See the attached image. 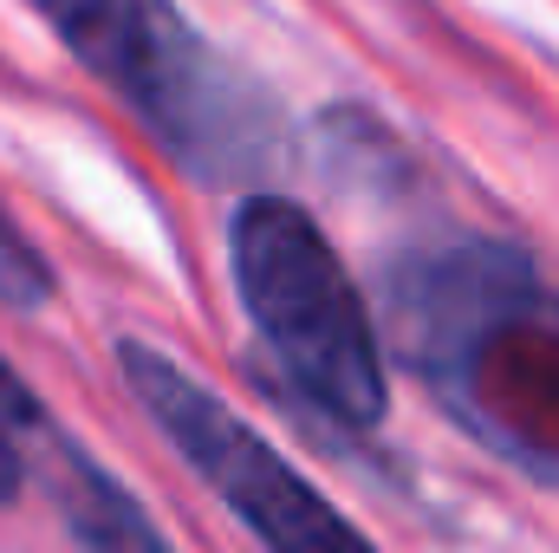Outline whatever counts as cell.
Masks as SVG:
<instances>
[{"mask_svg":"<svg viewBox=\"0 0 559 553\" xmlns=\"http://www.w3.org/2000/svg\"><path fill=\"white\" fill-rule=\"evenodd\" d=\"M118 378L156 423V436L195 469V482L261 541L267 553H378L352 515L312 489L274 443L228 411L182 358H169L150 339H118Z\"/></svg>","mask_w":559,"mask_h":553,"instance_id":"cell-3","label":"cell"},{"mask_svg":"<svg viewBox=\"0 0 559 553\" xmlns=\"http://www.w3.org/2000/svg\"><path fill=\"white\" fill-rule=\"evenodd\" d=\"M39 443H46V489H52V508L66 515V528H72L92 553H176L156 534L150 508H143L138 495H131L85 443H72V436L52 430V423L39 430Z\"/></svg>","mask_w":559,"mask_h":553,"instance_id":"cell-4","label":"cell"},{"mask_svg":"<svg viewBox=\"0 0 559 553\" xmlns=\"http://www.w3.org/2000/svg\"><path fill=\"white\" fill-rule=\"evenodd\" d=\"M46 430V411H39V398L7 372V358H0V502H13L20 495V482H26V456H20V436H39Z\"/></svg>","mask_w":559,"mask_h":553,"instance_id":"cell-5","label":"cell"},{"mask_svg":"<svg viewBox=\"0 0 559 553\" xmlns=\"http://www.w3.org/2000/svg\"><path fill=\"white\" fill-rule=\"evenodd\" d=\"M52 39L138 118L202 189L267 183L286 163V111L176 0H26Z\"/></svg>","mask_w":559,"mask_h":553,"instance_id":"cell-1","label":"cell"},{"mask_svg":"<svg viewBox=\"0 0 559 553\" xmlns=\"http://www.w3.org/2000/svg\"><path fill=\"white\" fill-rule=\"evenodd\" d=\"M0 299L20 306V313H33V306L52 299V268H46V255H39L7 215H0Z\"/></svg>","mask_w":559,"mask_h":553,"instance_id":"cell-6","label":"cell"},{"mask_svg":"<svg viewBox=\"0 0 559 553\" xmlns=\"http://www.w3.org/2000/svg\"><path fill=\"white\" fill-rule=\"evenodd\" d=\"M228 274L280 385L332 430H378L391 372L358 280L325 228L274 189H248L228 215Z\"/></svg>","mask_w":559,"mask_h":553,"instance_id":"cell-2","label":"cell"}]
</instances>
